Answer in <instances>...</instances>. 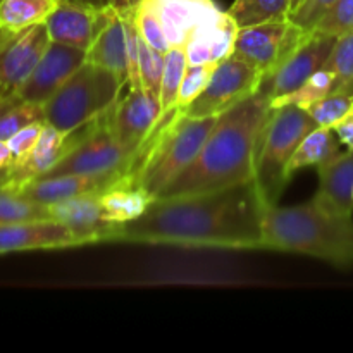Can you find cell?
Here are the masks:
<instances>
[{
	"label": "cell",
	"mask_w": 353,
	"mask_h": 353,
	"mask_svg": "<svg viewBox=\"0 0 353 353\" xmlns=\"http://www.w3.org/2000/svg\"><path fill=\"white\" fill-rule=\"evenodd\" d=\"M268 207L255 179L216 192L155 199L143 216L117 224L112 243L262 250Z\"/></svg>",
	"instance_id": "obj_1"
},
{
	"label": "cell",
	"mask_w": 353,
	"mask_h": 353,
	"mask_svg": "<svg viewBox=\"0 0 353 353\" xmlns=\"http://www.w3.org/2000/svg\"><path fill=\"white\" fill-rule=\"evenodd\" d=\"M37 219H52L50 207L21 196L7 179L0 183V226Z\"/></svg>",
	"instance_id": "obj_27"
},
{
	"label": "cell",
	"mask_w": 353,
	"mask_h": 353,
	"mask_svg": "<svg viewBox=\"0 0 353 353\" xmlns=\"http://www.w3.org/2000/svg\"><path fill=\"white\" fill-rule=\"evenodd\" d=\"M90 123L85 126L78 128V130L71 131V133H62L57 128L50 126L45 123L43 130H41L40 138H38L37 145L33 150L26 155L21 162H16L9 168V178L7 183L12 186L14 190L21 188L26 183L34 181V179L41 178L45 172L50 171L83 137H85L86 130H88Z\"/></svg>",
	"instance_id": "obj_15"
},
{
	"label": "cell",
	"mask_w": 353,
	"mask_h": 353,
	"mask_svg": "<svg viewBox=\"0 0 353 353\" xmlns=\"http://www.w3.org/2000/svg\"><path fill=\"white\" fill-rule=\"evenodd\" d=\"M50 43L45 23L19 33H6L0 40V102L16 95Z\"/></svg>",
	"instance_id": "obj_10"
},
{
	"label": "cell",
	"mask_w": 353,
	"mask_h": 353,
	"mask_svg": "<svg viewBox=\"0 0 353 353\" xmlns=\"http://www.w3.org/2000/svg\"><path fill=\"white\" fill-rule=\"evenodd\" d=\"M333 130L336 137L340 138L341 145H345L347 150H353V105Z\"/></svg>",
	"instance_id": "obj_39"
},
{
	"label": "cell",
	"mask_w": 353,
	"mask_h": 353,
	"mask_svg": "<svg viewBox=\"0 0 353 353\" xmlns=\"http://www.w3.org/2000/svg\"><path fill=\"white\" fill-rule=\"evenodd\" d=\"M334 88V74L330 71V69L323 68L319 71L314 72L302 86L295 90V92L288 93L285 97H279V99L272 100L271 107L276 109V107L283 105H296L302 107V109H307L312 103L319 102L324 97L331 95Z\"/></svg>",
	"instance_id": "obj_29"
},
{
	"label": "cell",
	"mask_w": 353,
	"mask_h": 353,
	"mask_svg": "<svg viewBox=\"0 0 353 353\" xmlns=\"http://www.w3.org/2000/svg\"><path fill=\"white\" fill-rule=\"evenodd\" d=\"M219 62H205V64H188L186 65L185 76H183L181 86H179L178 102L176 107L179 110H185L193 100L202 95L203 90L210 83L214 71H216Z\"/></svg>",
	"instance_id": "obj_32"
},
{
	"label": "cell",
	"mask_w": 353,
	"mask_h": 353,
	"mask_svg": "<svg viewBox=\"0 0 353 353\" xmlns=\"http://www.w3.org/2000/svg\"><path fill=\"white\" fill-rule=\"evenodd\" d=\"M85 62L86 50L50 40L40 62L17 90L16 97L23 102L45 105Z\"/></svg>",
	"instance_id": "obj_12"
},
{
	"label": "cell",
	"mask_w": 353,
	"mask_h": 353,
	"mask_svg": "<svg viewBox=\"0 0 353 353\" xmlns=\"http://www.w3.org/2000/svg\"><path fill=\"white\" fill-rule=\"evenodd\" d=\"M161 21L169 47L188 41L193 31L221 12L214 0H143Z\"/></svg>",
	"instance_id": "obj_19"
},
{
	"label": "cell",
	"mask_w": 353,
	"mask_h": 353,
	"mask_svg": "<svg viewBox=\"0 0 353 353\" xmlns=\"http://www.w3.org/2000/svg\"><path fill=\"white\" fill-rule=\"evenodd\" d=\"M141 0H109V6L116 10H126V9H133L140 3Z\"/></svg>",
	"instance_id": "obj_42"
},
{
	"label": "cell",
	"mask_w": 353,
	"mask_h": 353,
	"mask_svg": "<svg viewBox=\"0 0 353 353\" xmlns=\"http://www.w3.org/2000/svg\"><path fill=\"white\" fill-rule=\"evenodd\" d=\"M271 99L257 92L221 114L195 161L159 199L196 195L255 179V159Z\"/></svg>",
	"instance_id": "obj_2"
},
{
	"label": "cell",
	"mask_w": 353,
	"mask_h": 353,
	"mask_svg": "<svg viewBox=\"0 0 353 353\" xmlns=\"http://www.w3.org/2000/svg\"><path fill=\"white\" fill-rule=\"evenodd\" d=\"M264 76L241 59L230 55L217 64L202 95L183 112L188 117L221 116L259 92Z\"/></svg>",
	"instance_id": "obj_9"
},
{
	"label": "cell",
	"mask_w": 353,
	"mask_h": 353,
	"mask_svg": "<svg viewBox=\"0 0 353 353\" xmlns=\"http://www.w3.org/2000/svg\"><path fill=\"white\" fill-rule=\"evenodd\" d=\"M352 200H353V190H352Z\"/></svg>",
	"instance_id": "obj_46"
},
{
	"label": "cell",
	"mask_w": 353,
	"mask_h": 353,
	"mask_svg": "<svg viewBox=\"0 0 353 353\" xmlns=\"http://www.w3.org/2000/svg\"><path fill=\"white\" fill-rule=\"evenodd\" d=\"M353 105V97L350 95H341V93H331V95L324 97L319 102L312 103L307 107V112L310 114L317 126L321 128H331L333 130L341 117L350 110Z\"/></svg>",
	"instance_id": "obj_35"
},
{
	"label": "cell",
	"mask_w": 353,
	"mask_h": 353,
	"mask_svg": "<svg viewBox=\"0 0 353 353\" xmlns=\"http://www.w3.org/2000/svg\"><path fill=\"white\" fill-rule=\"evenodd\" d=\"M353 31V0H334L312 28V33L340 38Z\"/></svg>",
	"instance_id": "obj_33"
},
{
	"label": "cell",
	"mask_w": 353,
	"mask_h": 353,
	"mask_svg": "<svg viewBox=\"0 0 353 353\" xmlns=\"http://www.w3.org/2000/svg\"><path fill=\"white\" fill-rule=\"evenodd\" d=\"M140 33V31H138ZM165 54L155 50L147 43L140 34V78L141 86L147 92L154 93L155 97L161 95L162 74H164Z\"/></svg>",
	"instance_id": "obj_34"
},
{
	"label": "cell",
	"mask_w": 353,
	"mask_h": 353,
	"mask_svg": "<svg viewBox=\"0 0 353 353\" xmlns=\"http://www.w3.org/2000/svg\"><path fill=\"white\" fill-rule=\"evenodd\" d=\"M336 40L338 38L334 37H326V34H317L310 31L305 41L290 55L288 61L278 71L262 78L259 92L265 93L271 99V102L279 97L295 92L314 72L324 68Z\"/></svg>",
	"instance_id": "obj_11"
},
{
	"label": "cell",
	"mask_w": 353,
	"mask_h": 353,
	"mask_svg": "<svg viewBox=\"0 0 353 353\" xmlns=\"http://www.w3.org/2000/svg\"><path fill=\"white\" fill-rule=\"evenodd\" d=\"M334 0H302L299 7L292 12L290 19L296 24V26L303 28L307 31H312L317 21L324 16L327 9L333 6Z\"/></svg>",
	"instance_id": "obj_38"
},
{
	"label": "cell",
	"mask_w": 353,
	"mask_h": 353,
	"mask_svg": "<svg viewBox=\"0 0 353 353\" xmlns=\"http://www.w3.org/2000/svg\"><path fill=\"white\" fill-rule=\"evenodd\" d=\"M300 3H302V0H292V12L300 6ZM290 16H292V14H290Z\"/></svg>",
	"instance_id": "obj_44"
},
{
	"label": "cell",
	"mask_w": 353,
	"mask_h": 353,
	"mask_svg": "<svg viewBox=\"0 0 353 353\" xmlns=\"http://www.w3.org/2000/svg\"><path fill=\"white\" fill-rule=\"evenodd\" d=\"M12 165V152L7 141H0V171H6Z\"/></svg>",
	"instance_id": "obj_40"
},
{
	"label": "cell",
	"mask_w": 353,
	"mask_h": 353,
	"mask_svg": "<svg viewBox=\"0 0 353 353\" xmlns=\"http://www.w3.org/2000/svg\"><path fill=\"white\" fill-rule=\"evenodd\" d=\"M43 126L45 123L28 124L26 128L19 130L16 134H12V137L7 140V145H9L10 152H12V164L21 162L31 150H33L38 138H40Z\"/></svg>",
	"instance_id": "obj_37"
},
{
	"label": "cell",
	"mask_w": 353,
	"mask_h": 353,
	"mask_svg": "<svg viewBox=\"0 0 353 353\" xmlns=\"http://www.w3.org/2000/svg\"><path fill=\"white\" fill-rule=\"evenodd\" d=\"M161 116L159 97L145 88H130L109 109V126L123 147L138 154Z\"/></svg>",
	"instance_id": "obj_13"
},
{
	"label": "cell",
	"mask_w": 353,
	"mask_h": 353,
	"mask_svg": "<svg viewBox=\"0 0 353 353\" xmlns=\"http://www.w3.org/2000/svg\"><path fill=\"white\" fill-rule=\"evenodd\" d=\"M238 30L240 28L228 10H221L212 19L196 28L185 43L188 64L221 62L233 55Z\"/></svg>",
	"instance_id": "obj_20"
},
{
	"label": "cell",
	"mask_w": 353,
	"mask_h": 353,
	"mask_svg": "<svg viewBox=\"0 0 353 353\" xmlns=\"http://www.w3.org/2000/svg\"><path fill=\"white\" fill-rule=\"evenodd\" d=\"M154 200L145 190L134 185L130 176L100 193L103 219L114 224L131 223L141 217Z\"/></svg>",
	"instance_id": "obj_23"
},
{
	"label": "cell",
	"mask_w": 353,
	"mask_h": 353,
	"mask_svg": "<svg viewBox=\"0 0 353 353\" xmlns=\"http://www.w3.org/2000/svg\"><path fill=\"white\" fill-rule=\"evenodd\" d=\"M309 34L310 31L296 26L292 19L240 28L233 55L257 69L265 78L278 71Z\"/></svg>",
	"instance_id": "obj_8"
},
{
	"label": "cell",
	"mask_w": 353,
	"mask_h": 353,
	"mask_svg": "<svg viewBox=\"0 0 353 353\" xmlns=\"http://www.w3.org/2000/svg\"><path fill=\"white\" fill-rule=\"evenodd\" d=\"M319 188L316 199L338 212L353 216V150L341 152L327 164L317 168Z\"/></svg>",
	"instance_id": "obj_21"
},
{
	"label": "cell",
	"mask_w": 353,
	"mask_h": 353,
	"mask_svg": "<svg viewBox=\"0 0 353 353\" xmlns=\"http://www.w3.org/2000/svg\"><path fill=\"white\" fill-rule=\"evenodd\" d=\"M86 62L109 69L128 85L130 64H128L126 30H124L123 16L116 9L112 10L107 26L100 31L92 47L86 50Z\"/></svg>",
	"instance_id": "obj_22"
},
{
	"label": "cell",
	"mask_w": 353,
	"mask_h": 353,
	"mask_svg": "<svg viewBox=\"0 0 353 353\" xmlns=\"http://www.w3.org/2000/svg\"><path fill=\"white\" fill-rule=\"evenodd\" d=\"M59 0H0V30L19 33L47 21Z\"/></svg>",
	"instance_id": "obj_25"
},
{
	"label": "cell",
	"mask_w": 353,
	"mask_h": 353,
	"mask_svg": "<svg viewBox=\"0 0 353 353\" xmlns=\"http://www.w3.org/2000/svg\"><path fill=\"white\" fill-rule=\"evenodd\" d=\"M78 247L72 231L55 219L23 221L0 226V255L26 250H61Z\"/></svg>",
	"instance_id": "obj_18"
},
{
	"label": "cell",
	"mask_w": 353,
	"mask_h": 353,
	"mask_svg": "<svg viewBox=\"0 0 353 353\" xmlns=\"http://www.w3.org/2000/svg\"><path fill=\"white\" fill-rule=\"evenodd\" d=\"M7 178H9V169H6V171H0V183L6 181Z\"/></svg>",
	"instance_id": "obj_43"
},
{
	"label": "cell",
	"mask_w": 353,
	"mask_h": 353,
	"mask_svg": "<svg viewBox=\"0 0 353 353\" xmlns=\"http://www.w3.org/2000/svg\"><path fill=\"white\" fill-rule=\"evenodd\" d=\"M124 86L112 71L85 62L43 105L45 123L71 133L105 114L123 95Z\"/></svg>",
	"instance_id": "obj_6"
},
{
	"label": "cell",
	"mask_w": 353,
	"mask_h": 353,
	"mask_svg": "<svg viewBox=\"0 0 353 353\" xmlns=\"http://www.w3.org/2000/svg\"><path fill=\"white\" fill-rule=\"evenodd\" d=\"M33 123H45L43 105L23 102L16 95L0 102V141H7L17 131Z\"/></svg>",
	"instance_id": "obj_28"
},
{
	"label": "cell",
	"mask_w": 353,
	"mask_h": 353,
	"mask_svg": "<svg viewBox=\"0 0 353 353\" xmlns=\"http://www.w3.org/2000/svg\"><path fill=\"white\" fill-rule=\"evenodd\" d=\"M59 2H69V3H79V6L95 7V9H105L109 6V0H59Z\"/></svg>",
	"instance_id": "obj_41"
},
{
	"label": "cell",
	"mask_w": 353,
	"mask_h": 353,
	"mask_svg": "<svg viewBox=\"0 0 353 353\" xmlns=\"http://www.w3.org/2000/svg\"><path fill=\"white\" fill-rule=\"evenodd\" d=\"M134 157L137 152L123 147L110 131L107 110L90 123L85 137L41 178L64 174H105L117 171L131 172Z\"/></svg>",
	"instance_id": "obj_7"
},
{
	"label": "cell",
	"mask_w": 353,
	"mask_h": 353,
	"mask_svg": "<svg viewBox=\"0 0 353 353\" xmlns=\"http://www.w3.org/2000/svg\"><path fill=\"white\" fill-rule=\"evenodd\" d=\"M307 255L333 268H353V216L312 196L292 207L269 205L264 214V248Z\"/></svg>",
	"instance_id": "obj_3"
},
{
	"label": "cell",
	"mask_w": 353,
	"mask_h": 353,
	"mask_svg": "<svg viewBox=\"0 0 353 353\" xmlns=\"http://www.w3.org/2000/svg\"><path fill=\"white\" fill-rule=\"evenodd\" d=\"M186 65H188V59H186V50L183 45L179 47H171L165 54V65L164 74H162V85H161V100L162 114L168 110L174 109L176 102H178L179 86H181L183 76H185Z\"/></svg>",
	"instance_id": "obj_31"
},
{
	"label": "cell",
	"mask_w": 353,
	"mask_h": 353,
	"mask_svg": "<svg viewBox=\"0 0 353 353\" xmlns=\"http://www.w3.org/2000/svg\"><path fill=\"white\" fill-rule=\"evenodd\" d=\"M3 34H6V31H2V30H0V40H2V37H3Z\"/></svg>",
	"instance_id": "obj_45"
},
{
	"label": "cell",
	"mask_w": 353,
	"mask_h": 353,
	"mask_svg": "<svg viewBox=\"0 0 353 353\" xmlns=\"http://www.w3.org/2000/svg\"><path fill=\"white\" fill-rule=\"evenodd\" d=\"M48 207H50L52 219L65 224L72 231L78 247L112 243L117 224L103 219L100 193L74 196V199L52 203Z\"/></svg>",
	"instance_id": "obj_16"
},
{
	"label": "cell",
	"mask_w": 353,
	"mask_h": 353,
	"mask_svg": "<svg viewBox=\"0 0 353 353\" xmlns=\"http://www.w3.org/2000/svg\"><path fill=\"white\" fill-rule=\"evenodd\" d=\"M217 119L188 117L178 107L162 114L134 157L131 181L159 199L195 161Z\"/></svg>",
	"instance_id": "obj_4"
},
{
	"label": "cell",
	"mask_w": 353,
	"mask_h": 353,
	"mask_svg": "<svg viewBox=\"0 0 353 353\" xmlns=\"http://www.w3.org/2000/svg\"><path fill=\"white\" fill-rule=\"evenodd\" d=\"M238 28L290 19L292 0H234L228 9Z\"/></svg>",
	"instance_id": "obj_26"
},
{
	"label": "cell",
	"mask_w": 353,
	"mask_h": 353,
	"mask_svg": "<svg viewBox=\"0 0 353 353\" xmlns=\"http://www.w3.org/2000/svg\"><path fill=\"white\" fill-rule=\"evenodd\" d=\"M340 145L341 141L334 130L317 126L303 138L302 143L293 154L292 162H290V174L293 176L300 169L321 168V165L327 164L341 154Z\"/></svg>",
	"instance_id": "obj_24"
},
{
	"label": "cell",
	"mask_w": 353,
	"mask_h": 353,
	"mask_svg": "<svg viewBox=\"0 0 353 353\" xmlns=\"http://www.w3.org/2000/svg\"><path fill=\"white\" fill-rule=\"evenodd\" d=\"M316 128V121L302 107L283 105L271 110L255 159V183L268 205L279 202L292 179L290 162L293 154Z\"/></svg>",
	"instance_id": "obj_5"
},
{
	"label": "cell",
	"mask_w": 353,
	"mask_h": 353,
	"mask_svg": "<svg viewBox=\"0 0 353 353\" xmlns=\"http://www.w3.org/2000/svg\"><path fill=\"white\" fill-rule=\"evenodd\" d=\"M324 68L334 74L333 93L353 97V31L338 38Z\"/></svg>",
	"instance_id": "obj_30"
},
{
	"label": "cell",
	"mask_w": 353,
	"mask_h": 353,
	"mask_svg": "<svg viewBox=\"0 0 353 353\" xmlns=\"http://www.w3.org/2000/svg\"><path fill=\"white\" fill-rule=\"evenodd\" d=\"M134 23H137V28L138 31H140L141 38H143L150 47L162 52V54H168V50L171 47H169V41L161 26V21H159V17L155 16L154 10H152L143 0L134 7Z\"/></svg>",
	"instance_id": "obj_36"
},
{
	"label": "cell",
	"mask_w": 353,
	"mask_h": 353,
	"mask_svg": "<svg viewBox=\"0 0 353 353\" xmlns=\"http://www.w3.org/2000/svg\"><path fill=\"white\" fill-rule=\"evenodd\" d=\"M112 7L95 9L79 3L59 2L45 21L52 41L88 50L112 16Z\"/></svg>",
	"instance_id": "obj_14"
},
{
	"label": "cell",
	"mask_w": 353,
	"mask_h": 353,
	"mask_svg": "<svg viewBox=\"0 0 353 353\" xmlns=\"http://www.w3.org/2000/svg\"><path fill=\"white\" fill-rule=\"evenodd\" d=\"M130 176L126 171L105 172V174H64L54 178H41L26 183L16 192L31 202L52 205L62 200L74 199V196L90 195V193H103Z\"/></svg>",
	"instance_id": "obj_17"
}]
</instances>
